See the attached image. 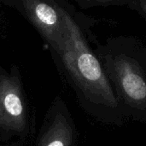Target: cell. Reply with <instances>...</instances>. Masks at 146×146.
Wrapping results in <instances>:
<instances>
[{
  "label": "cell",
  "mask_w": 146,
  "mask_h": 146,
  "mask_svg": "<svg viewBox=\"0 0 146 146\" xmlns=\"http://www.w3.org/2000/svg\"><path fill=\"white\" fill-rule=\"evenodd\" d=\"M140 8L146 15V0H140Z\"/></svg>",
  "instance_id": "cell-6"
},
{
  "label": "cell",
  "mask_w": 146,
  "mask_h": 146,
  "mask_svg": "<svg viewBox=\"0 0 146 146\" xmlns=\"http://www.w3.org/2000/svg\"><path fill=\"white\" fill-rule=\"evenodd\" d=\"M27 125V109L20 78L0 74V129L22 133Z\"/></svg>",
  "instance_id": "cell-3"
},
{
  "label": "cell",
  "mask_w": 146,
  "mask_h": 146,
  "mask_svg": "<svg viewBox=\"0 0 146 146\" xmlns=\"http://www.w3.org/2000/svg\"><path fill=\"white\" fill-rule=\"evenodd\" d=\"M105 72L116 89V96L133 120L146 122V76L140 65L127 55L107 56Z\"/></svg>",
  "instance_id": "cell-2"
},
{
  "label": "cell",
  "mask_w": 146,
  "mask_h": 146,
  "mask_svg": "<svg viewBox=\"0 0 146 146\" xmlns=\"http://www.w3.org/2000/svg\"><path fill=\"white\" fill-rule=\"evenodd\" d=\"M60 10L65 24V35L58 55L86 99L106 111L110 124L121 126V106L108 75L89 47L78 24L66 10L61 7Z\"/></svg>",
  "instance_id": "cell-1"
},
{
  "label": "cell",
  "mask_w": 146,
  "mask_h": 146,
  "mask_svg": "<svg viewBox=\"0 0 146 146\" xmlns=\"http://www.w3.org/2000/svg\"><path fill=\"white\" fill-rule=\"evenodd\" d=\"M103 2H115V1H119V0H100Z\"/></svg>",
  "instance_id": "cell-7"
},
{
  "label": "cell",
  "mask_w": 146,
  "mask_h": 146,
  "mask_svg": "<svg viewBox=\"0 0 146 146\" xmlns=\"http://www.w3.org/2000/svg\"><path fill=\"white\" fill-rule=\"evenodd\" d=\"M21 1L29 21L58 52L65 35V24L60 7H53L44 0Z\"/></svg>",
  "instance_id": "cell-4"
},
{
  "label": "cell",
  "mask_w": 146,
  "mask_h": 146,
  "mask_svg": "<svg viewBox=\"0 0 146 146\" xmlns=\"http://www.w3.org/2000/svg\"><path fill=\"white\" fill-rule=\"evenodd\" d=\"M75 135L72 121L58 112L40 133L36 146H74Z\"/></svg>",
  "instance_id": "cell-5"
}]
</instances>
